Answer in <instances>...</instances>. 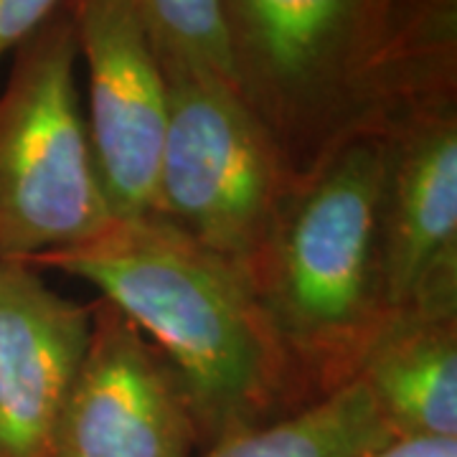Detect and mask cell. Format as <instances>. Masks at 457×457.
Returning <instances> with one entry per match:
<instances>
[{"label":"cell","instance_id":"6da1fadb","mask_svg":"<svg viewBox=\"0 0 457 457\" xmlns=\"http://www.w3.org/2000/svg\"><path fill=\"white\" fill-rule=\"evenodd\" d=\"M21 264L95 285L173 363L201 450L311 407L252 279L155 213Z\"/></svg>","mask_w":457,"mask_h":457},{"label":"cell","instance_id":"7a4b0ae2","mask_svg":"<svg viewBox=\"0 0 457 457\" xmlns=\"http://www.w3.org/2000/svg\"><path fill=\"white\" fill-rule=\"evenodd\" d=\"M414 0H221L237 92L297 183L404 89Z\"/></svg>","mask_w":457,"mask_h":457},{"label":"cell","instance_id":"3957f363","mask_svg":"<svg viewBox=\"0 0 457 457\" xmlns=\"http://www.w3.org/2000/svg\"><path fill=\"white\" fill-rule=\"evenodd\" d=\"M384 140L361 132L303 180L254 290L308 404L356 381L394 328L378 257Z\"/></svg>","mask_w":457,"mask_h":457},{"label":"cell","instance_id":"277c9868","mask_svg":"<svg viewBox=\"0 0 457 457\" xmlns=\"http://www.w3.org/2000/svg\"><path fill=\"white\" fill-rule=\"evenodd\" d=\"M158 62L168 130L155 216L239 267L254 285L300 183L234 84L179 59Z\"/></svg>","mask_w":457,"mask_h":457},{"label":"cell","instance_id":"5b68a950","mask_svg":"<svg viewBox=\"0 0 457 457\" xmlns=\"http://www.w3.org/2000/svg\"><path fill=\"white\" fill-rule=\"evenodd\" d=\"M11 56L0 89V262L77 245L112 219L79 102L69 3Z\"/></svg>","mask_w":457,"mask_h":457},{"label":"cell","instance_id":"8992f818","mask_svg":"<svg viewBox=\"0 0 457 457\" xmlns=\"http://www.w3.org/2000/svg\"><path fill=\"white\" fill-rule=\"evenodd\" d=\"M378 257L396 323L457 315V97L389 117Z\"/></svg>","mask_w":457,"mask_h":457},{"label":"cell","instance_id":"52a82bcc","mask_svg":"<svg viewBox=\"0 0 457 457\" xmlns=\"http://www.w3.org/2000/svg\"><path fill=\"white\" fill-rule=\"evenodd\" d=\"M89 338L54 457H194L198 427L173 363L110 300L89 303Z\"/></svg>","mask_w":457,"mask_h":457},{"label":"cell","instance_id":"ba28073f","mask_svg":"<svg viewBox=\"0 0 457 457\" xmlns=\"http://www.w3.org/2000/svg\"><path fill=\"white\" fill-rule=\"evenodd\" d=\"M87 66V130L112 216L158 212L168 130L163 66L130 0H69Z\"/></svg>","mask_w":457,"mask_h":457},{"label":"cell","instance_id":"9c48e42d","mask_svg":"<svg viewBox=\"0 0 457 457\" xmlns=\"http://www.w3.org/2000/svg\"><path fill=\"white\" fill-rule=\"evenodd\" d=\"M89 318V303L62 297L21 262H0V457H54Z\"/></svg>","mask_w":457,"mask_h":457},{"label":"cell","instance_id":"30bf717a","mask_svg":"<svg viewBox=\"0 0 457 457\" xmlns=\"http://www.w3.org/2000/svg\"><path fill=\"white\" fill-rule=\"evenodd\" d=\"M359 378L394 437H457V315L396 323Z\"/></svg>","mask_w":457,"mask_h":457},{"label":"cell","instance_id":"8fae6325","mask_svg":"<svg viewBox=\"0 0 457 457\" xmlns=\"http://www.w3.org/2000/svg\"><path fill=\"white\" fill-rule=\"evenodd\" d=\"M392 437L356 378L311 407L216 442L201 457H361Z\"/></svg>","mask_w":457,"mask_h":457},{"label":"cell","instance_id":"7c38bea8","mask_svg":"<svg viewBox=\"0 0 457 457\" xmlns=\"http://www.w3.org/2000/svg\"><path fill=\"white\" fill-rule=\"evenodd\" d=\"M130 5L158 56L206 69L234 84L221 0H130Z\"/></svg>","mask_w":457,"mask_h":457},{"label":"cell","instance_id":"4fadbf2b","mask_svg":"<svg viewBox=\"0 0 457 457\" xmlns=\"http://www.w3.org/2000/svg\"><path fill=\"white\" fill-rule=\"evenodd\" d=\"M69 0H0V59L31 38Z\"/></svg>","mask_w":457,"mask_h":457},{"label":"cell","instance_id":"5bb4252c","mask_svg":"<svg viewBox=\"0 0 457 457\" xmlns=\"http://www.w3.org/2000/svg\"><path fill=\"white\" fill-rule=\"evenodd\" d=\"M361 457H457V437H392Z\"/></svg>","mask_w":457,"mask_h":457}]
</instances>
